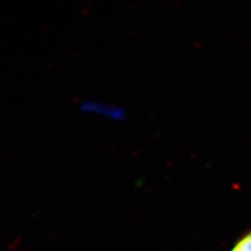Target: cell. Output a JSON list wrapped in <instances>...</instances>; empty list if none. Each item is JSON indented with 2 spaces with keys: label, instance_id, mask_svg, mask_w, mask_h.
<instances>
[{
  "label": "cell",
  "instance_id": "cell-1",
  "mask_svg": "<svg viewBox=\"0 0 251 251\" xmlns=\"http://www.w3.org/2000/svg\"><path fill=\"white\" fill-rule=\"evenodd\" d=\"M79 112L84 113L96 114L106 116L112 121L123 122L128 118V112L126 107L111 105L96 100H84L78 105Z\"/></svg>",
  "mask_w": 251,
  "mask_h": 251
},
{
  "label": "cell",
  "instance_id": "cell-2",
  "mask_svg": "<svg viewBox=\"0 0 251 251\" xmlns=\"http://www.w3.org/2000/svg\"><path fill=\"white\" fill-rule=\"evenodd\" d=\"M231 251H251V232L237 242Z\"/></svg>",
  "mask_w": 251,
  "mask_h": 251
}]
</instances>
